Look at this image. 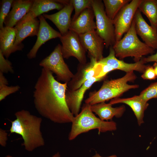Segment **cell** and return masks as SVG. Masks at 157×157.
I'll return each mask as SVG.
<instances>
[{
    "mask_svg": "<svg viewBox=\"0 0 157 157\" xmlns=\"http://www.w3.org/2000/svg\"><path fill=\"white\" fill-rule=\"evenodd\" d=\"M67 88V83L58 81L51 71L43 67L33 94L34 105L39 113L55 123H72L74 116L66 102Z\"/></svg>",
    "mask_w": 157,
    "mask_h": 157,
    "instance_id": "obj_1",
    "label": "cell"
},
{
    "mask_svg": "<svg viewBox=\"0 0 157 157\" xmlns=\"http://www.w3.org/2000/svg\"><path fill=\"white\" fill-rule=\"evenodd\" d=\"M16 119L11 121L10 133L21 136L24 142L22 145L29 151L44 146L45 142L41 131V118L31 114L27 110H22L16 112Z\"/></svg>",
    "mask_w": 157,
    "mask_h": 157,
    "instance_id": "obj_2",
    "label": "cell"
},
{
    "mask_svg": "<svg viewBox=\"0 0 157 157\" xmlns=\"http://www.w3.org/2000/svg\"><path fill=\"white\" fill-rule=\"evenodd\" d=\"M134 72L126 73L122 77L104 80L97 91L90 92L85 103L90 105L118 97L124 93L132 89L138 88L137 84L130 85L128 82L134 81L136 78Z\"/></svg>",
    "mask_w": 157,
    "mask_h": 157,
    "instance_id": "obj_3",
    "label": "cell"
},
{
    "mask_svg": "<svg viewBox=\"0 0 157 157\" xmlns=\"http://www.w3.org/2000/svg\"><path fill=\"white\" fill-rule=\"evenodd\" d=\"M90 105L85 103L81 112L75 116L72 122L68 139L74 140L78 135L94 129H97L99 133L115 130L116 123L113 121H104L95 116L90 108Z\"/></svg>",
    "mask_w": 157,
    "mask_h": 157,
    "instance_id": "obj_4",
    "label": "cell"
},
{
    "mask_svg": "<svg viewBox=\"0 0 157 157\" xmlns=\"http://www.w3.org/2000/svg\"><path fill=\"white\" fill-rule=\"evenodd\" d=\"M113 47L116 57L120 59L133 57L135 62L140 61L143 56L154 54L155 52L154 49L138 38L134 19L129 30L121 39L116 42Z\"/></svg>",
    "mask_w": 157,
    "mask_h": 157,
    "instance_id": "obj_5",
    "label": "cell"
},
{
    "mask_svg": "<svg viewBox=\"0 0 157 157\" xmlns=\"http://www.w3.org/2000/svg\"><path fill=\"white\" fill-rule=\"evenodd\" d=\"M92 4L96 19L97 33L104 40L106 48L113 46L116 42L113 21L107 15L101 0H92Z\"/></svg>",
    "mask_w": 157,
    "mask_h": 157,
    "instance_id": "obj_6",
    "label": "cell"
},
{
    "mask_svg": "<svg viewBox=\"0 0 157 157\" xmlns=\"http://www.w3.org/2000/svg\"><path fill=\"white\" fill-rule=\"evenodd\" d=\"M61 47L60 44L57 45L53 51L40 62L39 65L55 74L56 79L58 81L67 83L74 74L64 60Z\"/></svg>",
    "mask_w": 157,
    "mask_h": 157,
    "instance_id": "obj_7",
    "label": "cell"
},
{
    "mask_svg": "<svg viewBox=\"0 0 157 157\" xmlns=\"http://www.w3.org/2000/svg\"><path fill=\"white\" fill-rule=\"evenodd\" d=\"M142 0H131L121 9L113 19L116 42L121 39L130 28Z\"/></svg>",
    "mask_w": 157,
    "mask_h": 157,
    "instance_id": "obj_8",
    "label": "cell"
},
{
    "mask_svg": "<svg viewBox=\"0 0 157 157\" xmlns=\"http://www.w3.org/2000/svg\"><path fill=\"white\" fill-rule=\"evenodd\" d=\"M62 43L61 52L64 58L71 57L76 58L79 63H87L86 51L82 46L78 35L75 32L69 30L60 38Z\"/></svg>",
    "mask_w": 157,
    "mask_h": 157,
    "instance_id": "obj_9",
    "label": "cell"
},
{
    "mask_svg": "<svg viewBox=\"0 0 157 157\" xmlns=\"http://www.w3.org/2000/svg\"><path fill=\"white\" fill-rule=\"evenodd\" d=\"M89 57V62L78 65L76 72L67 83L68 89L76 90L86 81L98 75L101 70L100 64L93 58Z\"/></svg>",
    "mask_w": 157,
    "mask_h": 157,
    "instance_id": "obj_10",
    "label": "cell"
},
{
    "mask_svg": "<svg viewBox=\"0 0 157 157\" xmlns=\"http://www.w3.org/2000/svg\"><path fill=\"white\" fill-rule=\"evenodd\" d=\"M105 77H92L85 82L79 88L71 90L68 88L65 93V100L69 110L75 116L79 113L84 95L95 83L104 79Z\"/></svg>",
    "mask_w": 157,
    "mask_h": 157,
    "instance_id": "obj_11",
    "label": "cell"
},
{
    "mask_svg": "<svg viewBox=\"0 0 157 157\" xmlns=\"http://www.w3.org/2000/svg\"><path fill=\"white\" fill-rule=\"evenodd\" d=\"M81 43L89 57L97 61L102 59L105 43L96 30L78 35Z\"/></svg>",
    "mask_w": 157,
    "mask_h": 157,
    "instance_id": "obj_12",
    "label": "cell"
},
{
    "mask_svg": "<svg viewBox=\"0 0 157 157\" xmlns=\"http://www.w3.org/2000/svg\"><path fill=\"white\" fill-rule=\"evenodd\" d=\"M134 20L137 35L148 46L154 50L157 49V31L147 24L138 9L135 13Z\"/></svg>",
    "mask_w": 157,
    "mask_h": 157,
    "instance_id": "obj_13",
    "label": "cell"
},
{
    "mask_svg": "<svg viewBox=\"0 0 157 157\" xmlns=\"http://www.w3.org/2000/svg\"><path fill=\"white\" fill-rule=\"evenodd\" d=\"M109 48L108 55L97 61L98 63L107 65L115 70H119L126 73L136 71L143 73L147 66L145 65L142 58L138 62L130 63L118 59L115 56L113 46Z\"/></svg>",
    "mask_w": 157,
    "mask_h": 157,
    "instance_id": "obj_14",
    "label": "cell"
},
{
    "mask_svg": "<svg viewBox=\"0 0 157 157\" xmlns=\"http://www.w3.org/2000/svg\"><path fill=\"white\" fill-rule=\"evenodd\" d=\"M40 26L37 38L35 44L27 54L29 59L35 58L37 53L40 47L48 40L62 36L60 33L53 28L47 22L42 15L38 17Z\"/></svg>",
    "mask_w": 157,
    "mask_h": 157,
    "instance_id": "obj_15",
    "label": "cell"
},
{
    "mask_svg": "<svg viewBox=\"0 0 157 157\" xmlns=\"http://www.w3.org/2000/svg\"><path fill=\"white\" fill-rule=\"evenodd\" d=\"M40 26L39 19L32 18L26 14L14 27L16 32L15 44H22V42L28 37L37 36Z\"/></svg>",
    "mask_w": 157,
    "mask_h": 157,
    "instance_id": "obj_16",
    "label": "cell"
},
{
    "mask_svg": "<svg viewBox=\"0 0 157 157\" xmlns=\"http://www.w3.org/2000/svg\"><path fill=\"white\" fill-rule=\"evenodd\" d=\"M74 9L70 0L64 5L58 12L51 15L43 14L45 19L51 21L58 29L62 35L66 34L69 30L72 22L71 16Z\"/></svg>",
    "mask_w": 157,
    "mask_h": 157,
    "instance_id": "obj_17",
    "label": "cell"
},
{
    "mask_svg": "<svg viewBox=\"0 0 157 157\" xmlns=\"http://www.w3.org/2000/svg\"><path fill=\"white\" fill-rule=\"evenodd\" d=\"M16 35L14 27L5 26L0 29V51L4 56L8 58L12 53L22 50L24 45L15 44Z\"/></svg>",
    "mask_w": 157,
    "mask_h": 157,
    "instance_id": "obj_18",
    "label": "cell"
},
{
    "mask_svg": "<svg viewBox=\"0 0 157 157\" xmlns=\"http://www.w3.org/2000/svg\"><path fill=\"white\" fill-rule=\"evenodd\" d=\"M95 15L92 8L84 10L74 20L72 21L69 30L78 35L96 30Z\"/></svg>",
    "mask_w": 157,
    "mask_h": 157,
    "instance_id": "obj_19",
    "label": "cell"
},
{
    "mask_svg": "<svg viewBox=\"0 0 157 157\" xmlns=\"http://www.w3.org/2000/svg\"><path fill=\"white\" fill-rule=\"evenodd\" d=\"M33 3L31 0H13L12 9L5 20V26L14 27L28 12Z\"/></svg>",
    "mask_w": 157,
    "mask_h": 157,
    "instance_id": "obj_20",
    "label": "cell"
},
{
    "mask_svg": "<svg viewBox=\"0 0 157 157\" xmlns=\"http://www.w3.org/2000/svg\"><path fill=\"white\" fill-rule=\"evenodd\" d=\"M109 103L112 105L123 103L128 105L133 112L139 125L140 126L144 123V112L149 104L141 98L139 95L127 98H114L111 100Z\"/></svg>",
    "mask_w": 157,
    "mask_h": 157,
    "instance_id": "obj_21",
    "label": "cell"
},
{
    "mask_svg": "<svg viewBox=\"0 0 157 157\" xmlns=\"http://www.w3.org/2000/svg\"><path fill=\"white\" fill-rule=\"evenodd\" d=\"M110 103L102 102L90 106L92 111L97 115L99 118L103 121L111 120L115 117H121L125 110L124 105L116 107H113Z\"/></svg>",
    "mask_w": 157,
    "mask_h": 157,
    "instance_id": "obj_22",
    "label": "cell"
},
{
    "mask_svg": "<svg viewBox=\"0 0 157 157\" xmlns=\"http://www.w3.org/2000/svg\"><path fill=\"white\" fill-rule=\"evenodd\" d=\"M64 6L61 0H34L30 10L26 15L35 18L53 10L59 11Z\"/></svg>",
    "mask_w": 157,
    "mask_h": 157,
    "instance_id": "obj_23",
    "label": "cell"
},
{
    "mask_svg": "<svg viewBox=\"0 0 157 157\" xmlns=\"http://www.w3.org/2000/svg\"><path fill=\"white\" fill-rule=\"evenodd\" d=\"M138 9L147 17L151 26L157 31V0H142Z\"/></svg>",
    "mask_w": 157,
    "mask_h": 157,
    "instance_id": "obj_24",
    "label": "cell"
},
{
    "mask_svg": "<svg viewBox=\"0 0 157 157\" xmlns=\"http://www.w3.org/2000/svg\"><path fill=\"white\" fill-rule=\"evenodd\" d=\"M131 0H104L105 11L108 17L113 21L121 9Z\"/></svg>",
    "mask_w": 157,
    "mask_h": 157,
    "instance_id": "obj_25",
    "label": "cell"
},
{
    "mask_svg": "<svg viewBox=\"0 0 157 157\" xmlns=\"http://www.w3.org/2000/svg\"><path fill=\"white\" fill-rule=\"evenodd\" d=\"M92 0H70L75 10V13L72 21L75 20L84 10L92 8Z\"/></svg>",
    "mask_w": 157,
    "mask_h": 157,
    "instance_id": "obj_26",
    "label": "cell"
},
{
    "mask_svg": "<svg viewBox=\"0 0 157 157\" xmlns=\"http://www.w3.org/2000/svg\"><path fill=\"white\" fill-rule=\"evenodd\" d=\"M139 95L147 102L152 99L157 98V82L151 84L142 91Z\"/></svg>",
    "mask_w": 157,
    "mask_h": 157,
    "instance_id": "obj_27",
    "label": "cell"
},
{
    "mask_svg": "<svg viewBox=\"0 0 157 157\" xmlns=\"http://www.w3.org/2000/svg\"><path fill=\"white\" fill-rule=\"evenodd\" d=\"M13 0H2L0 12V29L4 27V22L9 13Z\"/></svg>",
    "mask_w": 157,
    "mask_h": 157,
    "instance_id": "obj_28",
    "label": "cell"
},
{
    "mask_svg": "<svg viewBox=\"0 0 157 157\" xmlns=\"http://www.w3.org/2000/svg\"><path fill=\"white\" fill-rule=\"evenodd\" d=\"M11 62L6 59L2 52L0 51V72L7 73L9 72L13 73L14 70Z\"/></svg>",
    "mask_w": 157,
    "mask_h": 157,
    "instance_id": "obj_29",
    "label": "cell"
},
{
    "mask_svg": "<svg viewBox=\"0 0 157 157\" xmlns=\"http://www.w3.org/2000/svg\"><path fill=\"white\" fill-rule=\"evenodd\" d=\"M20 87L18 85L15 86H5L0 88V101L4 99L7 96L19 91Z\"/></svg>",
    "mask_w": 157,
    "mask_h": 157,
    "instance_id": "obj_30",
    "label": "cell"
},
{
    "mask_svg": "<svg viewBox=\"0 0 157 157\" xmlns=\"http://www.w3.org/2000/svg\"><path fill=\"white\" fill-rule=\"evenodd\" d=\"M141 77L144 79L151 80L156 78L157 77L153 67L147 66Z\"/></svg>",
    "mask_w": 157,
    "mask_h": 157,
    "instance_id": "obj_31",
    "label": "cell"
},
{
    "mask_svg": "<svg viewBox=\"0 0 157 157\" xmlns=\"http://www.w3.org/2000/svg\"><path fill=\"white\" fill-rule=\"evenodd\" d=\"M99 63L101 65V70L98 75L97 76V77H105L107 74L115 70L112 67L107 65Z\"/></svg>",
    "mask_w": 157,
    "mask_h": 157,
    "instance_id": "obj_32",
    "label": "cell"
},
{
    "mask_svg": "<svg viewBox=\"0 0 157 157\" xmlns=\"http://www.w3.org/2000/svg\"><path fill=\"white\" fill-rule=\"evenodd\" d=\"M7 133L5 130L0 129V144L3 147L6 146L8 140Z\"/></svg>",
    "mask_w": 157,
    "mask_h": 157,
    "instance_id": "obj_33",
    "label": "cell"
},
{
    "mask_svg": "<svg viewBox=\"0 0 157 157\" xmlns=\"http://www.w3.org/2000/svg\"><path fill=\"white\" fill-rule=\"evenodd\" d=\"M142 59L145 64L151 62L157 63V52L155 54L151 55L147 57L142 58Z\"/></svg>",
    "mask_w": 157,
    "mask_h": 157,
    "instance_id": "obj_34",
    "label": "cell"
},
{
    "mask_svg": "<svg viewBox=\"0 0 157 157\" xmlns=\"http://www.w3.org/2000/svg\"><path fill=\"white\" fill-rule=\"evenodd\" d=\"M8 84V81L4 76L3 74L0 72V88Z\"/></svg>",
    "mask_w": 157,
    "mask_h": 157,
    "instance_id": "obj_35",
    "label": "cell"
},
{
    "mask_svg": "<svg viewBox=\"0 0 157 157\" xmlns=\"http://www.w3.org/2000/svg\"><path fill=\"white\" fill-rule=\"evenodd\" d=\"M92 157H103L101 156L99 154L96 153ZM106 157H117L116 155H113Z\"/></svg>",
    "mask_w": 157,
    "mask_h": 157,
    "instance_id": "obj_36",
    "label": "cell"
},
{
    "mask_svg": "<svg viewBox=\"0 0 157 157\" xmlns=\"http://www.w3.org/2000/svg\"><path fill=\"white\" fill-rule=\"evenodd\" d=\"M153 67L157 77V63L155 62L153 65Z\"/></svg>",
    "mask_w": 157,
    "mask_h": 157,
    "instance_id": "obj_37",
    "label": "cell"
},
{
    "mask_svg": "<svg viewBox=\"0 0 157 157\" xmlns=\"http://www.w3.org/2000/svg\"><path fill=\"white\" fill-rule=\"evenodd\" d=\"M52 157H60V155L59 152H58L54 154Z\"/></svg>",
    "mask_w": 157,
    "mask_h": 157,
    "instance_id": "obj_38",
    "label": "cell"
},
{
    "mask_svg": "<svg viewBox=\"0 0 157 157\" xmlns=\"http://www.w3.org/2000/svg\"><path fill=\"white\" fill-rule=\"evenodd\" d=\"M5 157H13L11 156L8 155H7Z\"/></svg>",
    "mask_w": 157,
    "mask_h": 157,
    "instance_id": "obj_39",
    "label": "cell"
}]
</instances>
